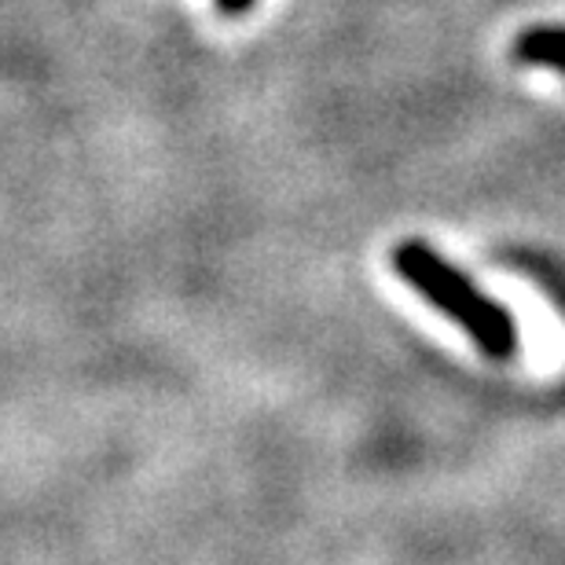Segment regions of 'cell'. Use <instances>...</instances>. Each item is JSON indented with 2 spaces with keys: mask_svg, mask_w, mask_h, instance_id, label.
I'll return each mask as SVG.
<instances>
[{
  "mask_svg": "<svg viewBox=\"0 0 565 565\" xmlns=\"http://www.w3.org/2000/svg\"><path fill=\"white\" fill-rule=\"evenodd\" d=\"M393 273L426 298L440 316L459 323V331L492 360H511L518 353V323L507 305L484 294L462 268L440 257L423 239H404L393 250Z\"/></svg>",
  "mask_w": 565,
  "mask_h": 565,
  "instance_id": "obj_1",
  "label": "cell"
},
{
  "mask_svg": "<svg viewBox=\"0 0 565 565\" xmlns=\"http://www.w3.org/2000/svg\"><path fill=\"white\" fill-rule=\"evenodd\" d=\"M514 60L525 66H547L565 77V26H533L514 41Z\"/></svg>",
  "mask_w": 565,
  "mask_h": 565,
  "instance_id": "obj_2",
  "label": "cell"
},
{
  "mask_svg": "<svg viewBox=\"0 0 565 565\" xmlns=\"http://www.w3.org/2000/svg\"><path fill=\"white\" fill-rule=\"evenodd\" d=\"M217 4H221L224 11H228V15H239V11H246V8H250L254 0H217Z\"/></svg>",
  "mask_w": 565,
  "mask_h": 565,
  "instance_id": "obj_3",
  "label": "cell"
}]
</instances>
